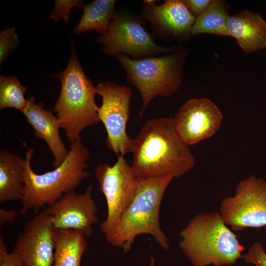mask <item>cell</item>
<instances>
[{"mask_svg":"<svg viewBox=\"0 0 266 266\" xmlns=\"http://www.w3.org/2000/svg\"><path fill=\"white\" fill-rule=\"evenodd\" d=\"M132 153L131 166L140 179L180 177L196 163L189 146L179 135L170 117L147 121L134 139Z\"/></svg>","mask_w":266,"mask_h":266,"instance_id":"6da1fadb","label":"cell"},{"mask_svg":"<svg viewBox=\"0 0 266 266\" xmlns=\"http://www.w3.org/2000/svg\"><path fill=\"white\" fill-rule=\"evenodd\" d=\"M33 153L32 148L26 153L25 193L20 212L23 214L30 210L38 212L46 205H51L64 194L74 191L82 181L90 176L86 169L89 149L83 144L81 138L70 145L65 160L52 171L35 173L31 165Z\"/></svg>","mask_w":266,"mask_h":266,"instance_id":"7a4b0ae2","label":"cell"},{"mask_svg":"<svg viewBox=\"0 0 266 266\" xmlns=\"http://www.w3.org/2000/svg\"><path fill=\"white\" fill-rule=\"evenodd\" d=\"M179 246L194 266H231L244 250L220 213L202 212L179 233Z\"/></svg>","mask_w":266,"mask_h":266,"instance_id":"3957f363","label":"cell"},{"mask_svg":"<svg viewBox=\"0 0 266 266\" xmlns=\"http://www.w3.org/2000/svg\"><path fill=\"white\" fill-rule=\"evenodd\" d=\"M173 178L171 176L139 178L133 200L106 241L128 252L135 238L146 234L152 236L162 248L168 249L169 240L161 229L159 213L163 196Z\"/></svg>","mask_w":266,"mask_h":266,"instance_id":"277c9868","label":"cell"},{"mask_svg":"<svg viewBox=\"0 0 266 266\" xmlns=\"http://www.w3.org/2000/svg\"><path fill=\"white\" fill-rule=\"evenodd\" d=\"M52 76L61 83L53 110L71 145L81 138L80 133L85 128L100 122L95 101L97 89L85 74L74 48L66 68Z\"/></svg>","mask_w":266,"mask_h":266,"instance_id":"5b68a950","label":"cell"},{"mask_svg":"<svg viewBox=\"0 0 266 266\" xmlns=\"http://www.w3.org/2000/svg\"><path fill=\"white\" fill-rule=\"evenodd\" d=\"M188 53V50H183L139 60L124 54L115 56L126 72L128 81L137 88L141 95L142 106L140 116L155 98L169 97L178 91Z\"/></svg>","mask_w":266,"mask_h":266,"instance_id":"8992f818","label":"cell"},{"mask_svg":"<svg viewBox=\"0 0 266 266\" xmlns=\"http://www.w3.org/2000/svg\"><path fill=\"white\" fill-rule=\"evenodd\" d=\"M95 173L100 191L104 196L107 203V216L100 226V231L107 240L133 200L140 179L124 156H118L117 162L113 166L107 163L98 164Z\"/></svg>","mask_w":266,"mask_h":266,"instance_id":"52a82bcc","label":"cell"},{"mask_svg":"<svg viewBox=\"0 0 266 266\" xmlns=\"http://www.w3.org/2000/svg\"><path fill=\"white\" fill-rule=\"evenodd\" d=\"M141 17L129 11L116 12L108 32L96 39L110 55H126L133 60L156 57L175 50L155 43L143 28Z\"/></svg>","mask_w":266,"mask_h":266,"instance_id":"ba28073f","label":"cell"},{"mask_svg":"<svg viewBox=\"0 0 266 266\" xmlns=\"http://www.w3.org/2000/svg\"><path fill=\"white\" fill-rule=\"evenodd\" d=\"M96 87L98 94L102 97L98 114L107 132V147L118 156L132 153L134 139L126 131L133 96L131 88L110 81L101 82Z\"/></svg>","mask_w":266,"mask_h":266,"instance_id":"9c48e42d","label":"cell"},{"mask_svg":"<svg viewBox=\"0 0 266 266\" xmlns=\"http://www.w3.org/2000/svg\"><path fill=\"white\" fill-rule=\"evenodd\" d=\"M220 213L231 229L266 226V181L251 175L238 184L235 194L222 200Z\"/></svg>","mask_w":266,"mask_h":266,"instance_id":"30bf717a","label":"cell"},{"mask_svg":"<svg viewBox=\"0 0 266 266\" xmlns=\"http://www.w3.org/2000/svg\"><path fill=\"white\" fill-rule=\"evenodd\" d=\"M173 118L177 133L189 146L212 136L221 125L223 114L210 99L193 98L182 105Z\"/></svg>","mask_w":266,"mask_h":266,"instance_id":"8fae6325","label":"cell"},{"mask_svg":"<svg viewBox=\"0 0 266 266\" xmlns=\"http://www.w3.org/2000/svg\"><path fill=\"white\" fill-rule=\"evenodd\" d=\"M89 186L82 194L75 191L64 194L44 210L50 217L54 229L75 230L86 237L93 233V226L99 221L98 208Z\"/></svg>","mask_w":266,"mask_h":266,"instance_id":"7c38bea8","label":"cell"},{"mask_svg":"<svg viewBox=\"0 0 266 266\" xmlns=\"http://www.w3.org/2000/svg\"><path fill=\"white\" fill-rule=\"evenodd\" d=\"M50 217L43 211L25 226L12 252L24 266H53L55 244Z\"/></svg>","mask_w":266,"mask_h":266,"instance_id":"4fadbf2b","label":"cell"},{"mask_svg":"<svg viewBox=\"0 0 266 266\" xmlns=\"http://www.w3.org/2000/svg\"><path fill=\"white\" fill-rule=\"evenodd\" d=\"M140 17L150 22L152 30L161 38L180 40L190 37L196 20L183 0H166L159 5L156 1L144 4Z\"/></svg>","mask_w":266,"mask_h":266,"instance_id":"5bb4252c","label":"cell"},{"mask_svg":"<svg viewBox=\"0 0 266 266\" xmlns=\"http://www.w3.org/2000/svg\"><path fill=\"white\" fill-rule=\"evenodd\" d=\"M27 100V105L22 112L34 129L35 136L46 143L54 158L53 166L56 167L63 163L69 153L60 135L59 120L50 110L44 109L42 101L35 103L33 97Z\"/></svg>","mask_w":266,"mask_h":266,"instance_id":"9a60e30c","label":"cell"},{"mask_svg":"<svg viewBox=\"0 0 266 266\" xmlns=\"http://www.w3.org/2000/svg\"><path fill=\"white\" fill-rule=\"evenodd\" d=\"M227 29L245 54L266 48V20L257 13L243 10L230 16Z\"/></svg>","mask_w":266,"mask_h":266,"instance_id":"2e32d148","label":"cell"},{"mask_svg":"<svg viewBox=\"0 0 266 266\" xmlns=\"http://www.w3.org/2000/svg\"><path fill=\"white\" fill-rule=\"evenodd\" d=\"M25 159L1 148L0 150V202L21 200L25 193Z\"/></svg>","mask_w":266,"mask_h":266,"instance_id":"e0dca14e","label":"cell"},{"mask_svg":"<svg viewBox=\"0 0 266 266\" xmlns=\"http://www.w3.org/2000/svg\"><path fill=\"white\" fill-rule=\"evenodd\" d=\"M55 244L53 266H80L87 246L86 236L75 230L54 229Z\"/></svg>","mask_w":266,"mask_h":266,"instance_id":"ac0fdd59","label":"cell"},{"mask_svg":"<svg viewBox=\"0 0 266 266\" xmlns=\"http://www.w3.org/2000/svg\"><path fill=\"white\" fill-rule=\"evenodd\" d=\"M115 0H95L85 4L83 13L73 32L78 34L84 32L95 31L101 35L108 31L116 12Z\"/></svg>","mask_w":266,"mask_h":266,"instance_id":"d6986e66","label":"cell"},{"mask_svg":"<svg viewBox=\"0 0 266 266\" xmlns=\"http://www.w3.org/2000/svg\"><path fill=\"white\" fill-rule=\"evenodd\" d=\"M230 17L228 6L220 0H213L209 8L196 18L191 29L192 35L207 33L229 36L227 21Z\"/></svg>","mask_w":266,"mask_h":266,"instance_id":"ffe728a7","label":"cell"},{"mask_svg":"<svg viewBox=\"0 0 266 266\" xmlns=\"http://www.w3.org/2000/svg\"><path fill=\"white\" fill-rule=\"evenodd\" d=\"M27 90L16 76L0 75V109L13 108L22 112L28 103L24 97Z\"/></svg>","mask_w":266,"mask_h":266,"instance_id":"44dd1931","label":"cell"},{"mask_svg":"<svg viewBox=\"0 0 266 266\" xmlns=\"http://www.w3.org/2000/svg\"><path fill=\"white\" fill-rule=\"evenodd\" d=\"M19 43L16 30L10 27L0 33V65L10 55Z\"/></svg>","mask_w":266,"mask_h":266,"instance_id":"7402d4cb","label":"cell"},{"mask_svg":"<svg viewBox=\"0 0 266 266\" xmlns=\"http://www.w3.org/2000/svg\"><path fill=\"white\" fill-rule=\"evenodd\" d=\"M85 3L83 0H56L52 10L50 18L52 19L58 21L62 18L67 22L69 18V14L71 9L76 7L83 10Z\"/></svg>","mask_w":266,"mask_h":266,"instance_id":"603a6c76","label":"cell"},{"mask_svg":"<svg viewBox=\"0 0 266 266\" xmlns=\"http://www.w3.org/2000/svg\"><path fill=\"white\" fill-rule=\"evenodd\" d=\"M242 258L246 263L253 264L255 266H266V252L260 242L254 243Z\"/></svg>","mask_w":266,"mask_h":266,"instance_id":"cb8c5ba5","label":"cell"},{"mask_svg":"<svg viewBox=\"0 0 266 266\" xmlns=\"http://www.w3.org/2000/svg\"><path fill=\"white\" fill-rule=\"evenodd\" d=\"M0 266H24L21 259L15 253H8L1 235L0 236Z\"/></svg>","mask_w":266,"mask_h":266,"instance_id":"d4e9b609","label":"cell"},{"mask_svg":"<svg viewBox=\"0 0 266 266\" xmlns=\"http://www.w3.org/2000/svg\"><path fill=\"white\" fill-rule=\"evenodd\" d=\"M183 1L189 11L196 18L209 8L213 0H183Z\"/></svg>","mask_w":266,"mask_h":266,"instance_id":"484cf974","label":"cell"},{"mask_svg":"<svg viewBox=\"0 0 266 266\" xmlns=\"http://www.w3.org/2000/svg\"><path fill=\"white\" fill-rule=\"evenodd\" d=\"M19 213L12 209H0V226L14 221Z\"/></svg>","mask_w":266,"mask_h":266,"instance_id":"4316f807","label":"cell"}]
</instances>
